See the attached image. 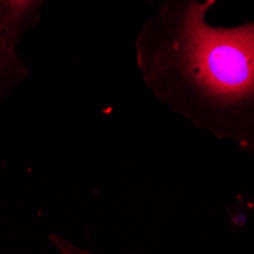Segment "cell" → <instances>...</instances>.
I'll return each instance as SVG.
<instances>
[{
	"label": "cell",
	"mask_w": 254,
	"mask_h": 254,
	"mask_svg": "<svg viewBox=\"0 0 254 254\" xmlns=\"http://www.w3.org/2000/svg\"><path fill=\"white\" fill-rule=\"evenodd\" d=\"M216 0H161L134 41L135 67L169 111L254 151V21H209Z\"/></svg>",
	"instance_id": "obj_1"
},
{
	"label": "cell",
	"mask_w": 254,
	"mask_h": 254,
	"mask_svg": "<svg viewBox=\"0 0 254 254\" xmlns=\"http://www.w3.org/2000/svg\"><path fill=\"white\" fill-rule=\"evenodd\" d=\"M48 0H0V32L12 44L38 25Z\"/></svg>",
	"instance_id": "obj_2"
},
{
	"label": "cell",
	"mask_w": 254,
	"mask_h": 254,
	"mask_svg": "<svg viewBox=\"0 0 254 254\" xmlns=\"http://www.w3.org/2000/svg\"><path fill=\"white\" fill-rule=\"evenodd\" d=\"M29 76V65L9 40L0 32V102Z\"/></svg>",
	"instance_id": "obj_3"
}]
</instances>
